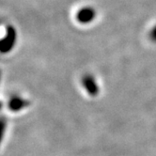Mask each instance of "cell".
I'll list each match as a JSON object with an SVG mask.
<instances>
[{"label":"cell","mask_w":156,"mask_h":156,"mask_svg":"<svg viewBox=\"0 0 156 156\" xmlns=\"http://www.w3.org/2000/svg\"><path fill=\"white\" fill-rule=\"evenodd\" d=\"M17 41V32L12 26H9L6 29L5 36L0 39V54H7L12 51Z\"/></svg>","instance_id":"cell-1"},{"label":"cell","mask_w":156,"mask_h":156,"mask_svg":"<svg viewBox=\"0 0 156 156\" xmlns=\"http://www.w3.org/2000/svg\"><path fill=\"white\" fill-rule=\"evenodd\" d=\"M28 105V102L20 96H12L9 100L8 107L12 112H17Z\"/></svg>","instance_id":"cell-2"},{"label":"cell","mask_w":156,"mask_h":156,"mask_svg":"<svg viewBox=\"0 0 156 156\" xmlns=\"http://www.w3.org/2000/svg\"><path fill=\"white\" fill-rule=\"evenodd\" d=\"M6 127H7V122L4 118H0V145L4 138V135L6 132Z\"/></svg>","instance_id":"cell-3"},{"label":"cell","mask_w":156,"mask_h":156,"mask_svg":"<svg viewBox=\"0 0 156 156\" xmlns=\"http://www.w3.org/2000/svg\"><path fill=\"white\" fill-rule=\"evenodd\" d=\"M1 106H2V105H1V103H0V108H1Z\"/></svg>","instance_id":"cell-4"},{"label":"cell","mask_w":156,"mask_h":156,"mask_svg":"<svg viewBox=\"0 0 156 156\" xmlns=\"http://www.w3.org/2000/svg\"><path fill=\"white\" fill-rule=\"evenodd\" d=\"M0 78H1V73H0Z\"/></svg>","instance_id":"cell-5"}]
</instances>
